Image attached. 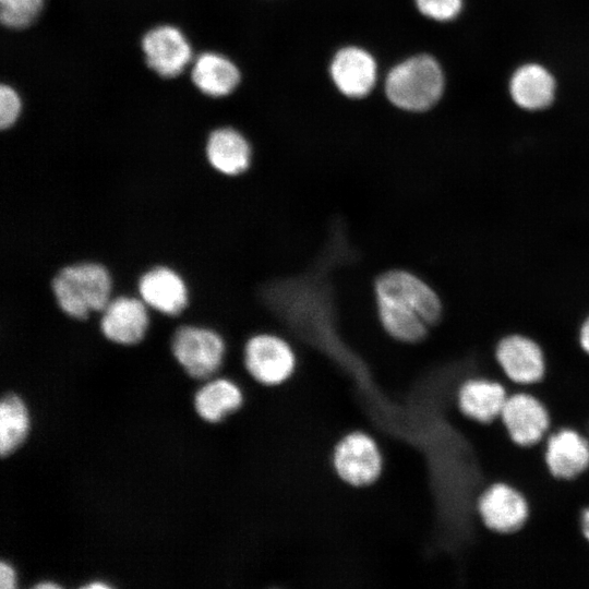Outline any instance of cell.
Here are the masks:
<instances>
[{
	"mask_svg": "<svg viewBox=\"0 0 589 589\" xmlns=\"http://www.w3.org/2000/svg\"><path fill=\"white\" fill-rule=\"evenodd\" d=\"M376 301L417 314L429 326L443 316L442 299L436 290L418 276L405 271H389L375 284Z\"/></svg>",
	"mask_w": 589,
	"mask_h": 589,
	"instance_id": "cell-3",
	"label": "cell"
},
{
	"mask_svg": "<svg viewBox=\"0 0 589 589\" xmlns=\"http://www.w3.org/2000/svg\"><path fill=\"white\" fill-rule=\"evenodd\" d=\"M139 292L144 303L154 310L177 315L188 303V289L181 276L166 266H156L139 280Z\"/></svg>",
	"mask_w": 589,
	"mask_h": 589,
	"instance_id": "cell-13",
	"label": "cell"
},
{
	"mask_svg": "<svg viewBox=\"0 0 589 589\" xmlns=\"http://www.w3.org/2000/svg\"><path fill=\"white\" fill-rule=\"evenodd\" d=\"M578 345L580 350L589 357V313L585 316L579 325L577 334Z\"/></svg>",
	"mask_w": 589,
	"mask_h": 589,
	"instance_id": "cell-26",
	"label": "cell"
},
{
	"mask_svg": "<svg viewBox=\"0 0 589 589\" xmlns=\"http://www.w3.org/2000/svg\"><path fill=\"white\" fill-rule=\"evenodd\" d=\"M478 508L486 528L498 533L516 531L528 517L524 496L504 483L490 486L480 497Z\"/></svg>",
	"mask_w": 589,
	"mask_h": 589,
	"instance_id": "cell-12",
	"label": "cell"
},
{
	"mask_svg": "<svg viewBox=\"0 0 589 589\" xmlns=\"http://www.w3.org/2000/svg\"><path fill=\"white\" fill-rule=\"evenodd\" d=\"M330 73L341 93L357 98L365 96L372 89L376 79V65L365 50L347 47L334 57Z\"/></svg>",
	"mask_w": 589,
	"mask_h": 589,
	"instance_id": "cell-14",
	"label": "cell"
},
{
	"mask_svg": "<svg viewBox=\"0 0 589 589\" xmlns=\"http://www.w3.org/2000/svg\"><path fill=\"white\" fill-rule=\"evenodd\" d=\"M558 81L544 62L526 60L518 63L507 80V94L512 103L526 112H541L556 101Z\"/></svg>",
	"mask_w": 589,
	"mask_h": 589,
	"instance_id": "cell-7",
	"label": "cell"
},
{
	"mask_svg": "<svg viewBox=\"0 0 589 589\" xmlns=\"http://www.w3.org/2000/svg\"><path fill=\"white\" fill-rule=\"evenodd\" d=\"M205 155L211 166L225 176L244 172L251 161L248 141L232 128L214 130L207 137Z\"/></svg>",
	"mask_w": 589,
	"mask_h": 589,
	"instance_id": "cell-16",
	"label": "cell"
},
{
	"mask_svg": "<svg viewBox=\"0 0 589 589\" xmlns=\"http://www.w3.org/2000/svg\"><path fill=\"white\" fill-rule=\"evenodd\" d=\"M58 587H59V585H57L55 582H51V581L40 582V584L36 585V588H40V589H47V588L53 589V588H58Z\"/></svg>",
	"mask_w": 589,
	"mask_h": 589,
	"instance_id": "cell-29",
	"label": "cell"
},
{
	"mask_svg": "<svg viewBox=\"0 0 589 589\" xmlns=\"http://www.w3.org/2000/svg\"><path fill=\"white\" fill-rule=\"evenodd\" d=\"M545 462L555 478H576L589 467V444L577 432L562 430L548 441Z\"/></svg>",
	"mask_w": 589,
	"mask_h": 589,
	"instance_id": "cell-15",
	"label": "cell"
},
{
	"mask_svg": "<svg viewBox=\"0 0 589 589\" xmlns=\"http://www.w3.org/2000/svg\"><path fill=\"white\" fill-rule=\"evenodd\" d=\"M171 350L190 376L206 378L221 365L225 342L219 334L209 328L185 325L176 330Z\"/></svg>",
	"mask_w": 589,
	"mask_h": 589,
	"instance_id": "cell-6",
	"label": "cell"
},
{
	"mask_svg": "<svg viewBox=\"0 0 589 589\" xmlns=\"http://www.w3.org/2000/svg\"><path fill=\"white\" fill-rule=\"evenodd\" d=\"M244 365L251 377L259 384L276 387L293 375L297 358L291 346L281 337L259 334L245 344Z\"/></svg>",
	"mask_w": 589,
	"mask_h": 589,
	"instance_id": "cell-5",
	"label": "cell"
},
{
	"mask_svg": "<svg viewBox=\"0 0 589 589\" xmlns=\"http://www.w3.org/2000/svg\"><path fill=\"white\" fill-rule=\"evenodd\" d=\"M16 573L11 564L2 561L0 563V588L13 589L16 586Z\"/></svg>",
	"mask_w": 589,
	"mask_h": 589,
	"instance_id": "cell-25",
	"label": "cell"
},
{
	"mask_svg": "<svg viewBox=\"0 0 589 589\" xmlns=\"http://www.w3.org/2000/svg\"><path fill=\"white\" fill-rule=\"evenodd\" d=\"M99 327L103 335L119 345L140 342L148 327L146 304L142 299L117 297L103 309Z\"/></svg>",
	"mask_w": 589,
	"mask_h": 589,
	"instance_id": "cell-10",
	"label": "cell"
},
{
	"mask_svg": "<svg viewBox=\"0 0 589 589\" xmlns=\"http://www.w3.org/2000/svg\"><path fill=\"white\" fill-rule=\"evenodd\" d=\"M44 8V0H0V20L10 29L32 25Z\"/></svg>",
	"mask_w": 589,
	"mask_h": 589,
	"instance_id": "cell-22",
	"label": "cell"
},
{
	"mask_svg": "<svg viewBox=\"0 0 589 589\" xmlns=\"http://www.w3.org/2000/svg\"><path fill=\"white\" fill-rule=\"evenodd\" d=\"M243 399V392L236 382L219 377L199 388L194 395V408L203 420L216 423L241 408Z\"/></svg>",
	"mask_w": 589,
	"mask_h": 589,
	"instance_id": "cell-19",
	"label": "cell"
},
{
	"mask_svg": "<svg viewBox=\"0 0 589 589\" xmlns=\"http://www.w3.org/2000/svg\"><path fill=\"white\" fill-rule=\"evenodd\" d=\"M494 357L504 374L518 384L540 382L546 371L542 345L522 333H509L495 344Z\"/></svg>",
	"mask_w": 589,
	"mask_h": 589,
	"instance_id": "cell-8",
	"label": "cell"
},
{
	"mask_svg": "<svg viewBox=\"0 0 589 589\" xmlns=\"http://www.w3.org/2000/svg\"><path fill=\"white\" fill-rule=\"evenodd\" d=\"M581 529L585 538L589 541V509L585 510L582 514Z\"/></svg>",
	"mask_w": 589,
	"mask_h": 589,
	"instance_id": "cell-27",
	"label": "cell"
},
{
	"mask_svg": "<svg viewBox=\"0 0 589 589\" xmlns=\"http://www.w3.org/2000/svg\"><path fill=\"white\" fill-rule=\"evenodd\" d=\"M418 10L426 19L440 24H452L466 9V0H416Z\"/></svg>",
	"mask_w": 589,
	"mask_h": 589,
	"instance_id": "cell-23",
	"label": "cell"
},
{
	"mask_svg": "<svg viewBox=\"0 0 589 589\" xmlns=\"http://www.w3.org/2000/svg\"><path fill=\"white\" fill-rule=\"evenodd\" d=\"M29 416L24 401L14 394L0 401V454L2 457L14 452L26 438Z\"/></svg>",
	"mask_w": 589,
	"mask_h": 589,
	"instance_id": "cell-20",
	"label": "cell"
},
{
	"mask_svg": "<svg viewBox=\"0 0 589 589\" xmlns=\"http://www.w3.org/2000/svg\"><path fill=\"white\" fill-rule=\"evenodd\" d=\"M506 399L505 389L500 383L484 378L465 382L457 394L460 411L481 423H490L501 416Z\"/></svg>",
	"mask_w": 589,
	"mask_h": 589,
	"instance_id": "cell-17",
	"label": "cell"
},
{
	"mask_svg": "<svg viewBox=\"0 0 589 589\" xmlns=\"http://www.w3.org/2000/svg\"><path fill=\"white\" fill-rule=\"evenodd\" d=\"M191 80L194 86L211 97H224L239 84L240 72L227 57L216 52H203L194 60Z\"/></svg>",
	"mask_w": 589,
	"mask_h": 589,
	"instance_id": "cell-18",
	"label": "cell"
},
{
	"mask_svg": "<svg viewBox=\"0 0 589 589\" xmlns=\"http://www.w3.org/2000/svg\"><path fill=\"white\" fill-rule=\"evenodd\" d=\"M51 287L61 311L82 320L91 312L103 311L110 301L111 278L103 265L84 262L61 268Z\"/></svg>",
	"mask_w": 589,
	"mask_h": 589,
	"instance_id": "cell-2",
	"label": "cell"
},
{
	"mask_svg": "<svg viewBox=\"0 0 589 589\" xmlns=\"http://www.w3.org/2000/svg\"><path fill=\"white\" fill-rule=\"evenodd\" d=\"M85 588H91V589H96V588H109V585H107L106 582H103V581H93L88 585H85L84 586Z\"/></svg>",
	"mask_w": 589,
	"mask_h": 589,
	"instance_id": "cell-28",
	"label": "cell"
},
{
	"mask_svg": "<svg viewBox=\"0 0 589 589\" xmlns=\"http://www.w3.org/2000/svg\"><path fill=\"white\" fill-rule=\"evenodd\" d=\"M332 467L336 476L352 488L375 483L384 468V457L375 438L356 430L341 436L332 452Z\"/></svg>",
	"mask_w": 589,
	"mask_h": 589,
	"instance_id": "cell-4",
	"label": "cell"
},
{
	"mask_svg": "<svg viewBox=\"0 0 589 589\" xmlns=\"http://www.w3.org/2000/svg\"><path fill=\"white\" fill-rule=\"evenodd\" d=\"M141 47L146 65L164 79L180 75L192 60V47L176 26L163 24L148 29Z\"/></svg>",
	"mask_w": 589,
	"mask_h": 589,
	"instance_id": "cell-9",
	"label": "cell"
},
{
	"mask_svg": "<svg viewBox=\"0 0 589 589\" xmlns=\"http://www.w3.org/2000/svg\"><path fill=\"white\" fill-rule=\"evenodd\" d=\"M380 321L384 329L402 342H418L428 335L429 325L418 315L377 302Z\"/></svg>",
	"mask_w": 589,
	"mask_h": 589,
	"instance_id": "cell-21",
	"label": "cell"
},
{
	"mask_svg": "<svg viewBox=\"0 0 589 589\" xmlns=\"http://www.w3.org/2000/svg\"><path fill=\"white\" fill-rule=\"evenodd\" d=\"M447 88L442 63L431 55H418L396 65L386 79V94L399 108L426 111L436 106Z\"/></svg>",
	"mask_w": 589,
	"mask_h": 589,
	"instance_id": "cell-1",
	"label": "cell"
},
{
	"mask_svg": "<svg viewBox=\"0 0 589 589\" xmlns=\"http://www.w3.org/2000/svg\"><path fill=\"white\" fill-rule=\"evenodd\" d=\"M22 111V100L19 93L8 84L0 87V127L2 130L11 128Z\"/></svg>",
	"mask_w": 589,
	"mask_h": 589,
	"instance_id": "cell-24",
	"label": "cell"
},
{
	"mask_svg": "<svg viewBox=\"0 0 589 589\" xmlns=\"http://www.w3.org/2000/svg\"><path fill=\"white\" fill-rule=\"evenodd\" d=\"M501 418L512 441L520 446L538 443L550 424L544 406L528 394L507 397Z\"/></svg>",
	"mask_w": 589,
	"mask_h": 589,
	"instance_id": "cell-11",
	"label": "cell"
}]
</instances>
